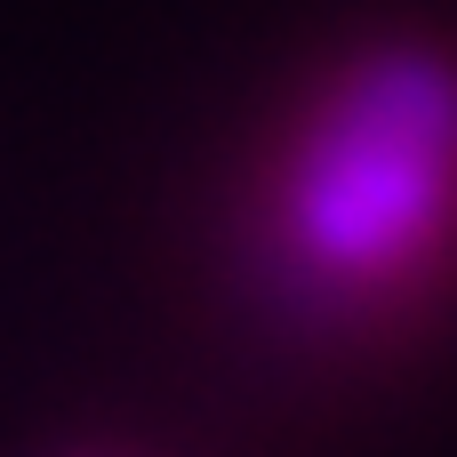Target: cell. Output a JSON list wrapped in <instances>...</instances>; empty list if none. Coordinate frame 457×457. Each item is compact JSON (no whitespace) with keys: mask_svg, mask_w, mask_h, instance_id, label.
Masks as SVG:
<instances>
[{"mask_svg":"<svg viewBox=\"0 0 457 457\" xmlns=\"http://www.w3.org/2000/svg\"><path fill=\"white\" fill-rule=\"evenodd\" d=\"M265 241L289 297L370 313L457 249V56L386 40L337 64L289 120Z\"/></svg>","mask_w":457,"mask_h":457,"instance_id":"6da1fadb","label":"cell"}]
</instances>
